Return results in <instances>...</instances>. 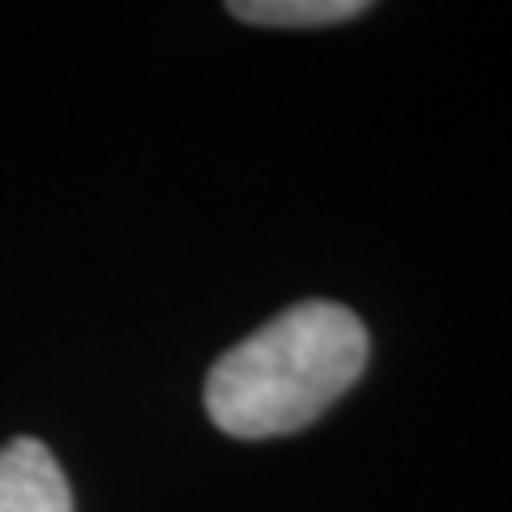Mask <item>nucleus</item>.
Returning <instances> with one entry per match:
<instances>
[{"instance_id":"obj_1","label":"nucleus","mask_w":512,"mask_h":512,"mask_svg":"<svg viewBox=\"0 0 512 512\" xmlns=\"http://www.w3.org/2000/svg\"><path fill=\"white\" fill-rule=\"evenodd\" d=\"M363 372V320L333 299H303L210 367L205 414L235 440L291 436L355 389Z\"/></svg>"},{"instance_id":"obj_2","label":"nucleus","mask_w":512,"mask_h":512,"mask_svg":"<svg viewBox=\"0 0 512 512\" xmlns=\"http://www.w3.org/2000/svg\"><path fill=\"white\" fill-rule=\"evenodd\" d=\"M0 512H73L69 478L43 440L0 444Z\"/></svg>"},{"instance_id":"obj_3","label":"nucleus","mask_w":512,"mask_h":512,"mask_svg":"<svg viewBox=\"0 0 512 512\" xmlns=\"http://www.w3.org/2000/svg\"><path fill=\"white\" fill-rule=\"evenodd\" d=\"M239 22L252 26H333V22H350L367 13L363 0H231L227 5Z\"/></svg>"}]
</instances>
